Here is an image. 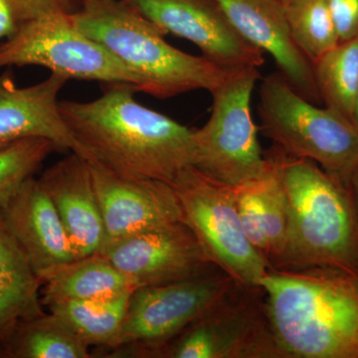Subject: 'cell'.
I'll list each match as a JSON object with an SVG mask.
<instances>
[{
    "instance_id": "obj_17",
    "label": "cell",
    "mask_w": 358,
    "mask_h": 358,
    "mask_svg": "<svg viewBox=\"0 0 358 358\" xmlns=\"http://www.w3.org/2000/svg\"><path fill=\"white\" fill-rule=\"evenodd\" d=\"M0 210L40 279L54 268L78 259L67 231L39 179H28Z\"/></svg>"
},
{
    "instance_id": "obj_3",
    "label": "cell",
    "mask_w": 358,
    "mask_h": 358,
    "mask_svg": "<svg viewBox=\"0 0 358 358\" xmlns=\"http://www.w3.org/2000/svg\"><path fill=\"white\" fill-rule=\"evenodd\" d=\"M265 155L289 209L286 248L275 268H331L358 275V214L350 185L278 147Z\"/></svg>"
},
{
    "instance_id": "obj_4",
    "label": "cell",
    "mask_w": 358,
    "mask_h": 358,
    "mask_svg": "<svg viewBox=\"0 0 358 358\" xmlns=\"http://www.w3.org/2000/svg\"><path fill=\"white\" fill-rule=\"evenodd\" d=\"M71 18L138 75L145 94L155 98H173L197 90L211 93L233 71L171 46L159 27L124 0H83L78 10L71 11Z\"/></svg>"
},
{
    "instance_id": "obj_28",
    "label": "cell",
    "mask_w": 358,
    "mask_h": 358,
    "mask_svg": "<svg viewBox=\"0 0 358 358\" xmlns=\"http://www.w3.org/2000/svg\"><path fill=\"white\" fill-rule=\"evenodd\" d=\"M350 188L353 197H355V205H357V214H358V169L353 173L352 179H350Z\"/></svg>"
},
{
    "instance_id": "obj_2",
    "label": "cell",
    "mask_w": 358,
    "mask_h": 358,
    "mask_svg": "<svg viewBox=\"0 0 358 358\" xmlns=\"http://www.w3.org/2000/svg\"><path fill=\"white\" fill-rule=\"evenodd\" d=\"M259 287L284 357L358 358V275L268 268Z\"/></svg>"
},
{
    "instance_id": "obj_25",
    "label": "cell",
    "mask_w": 358,
    "mask_h": 358,
    "mask_svg": "<svg viewBox=\"0 0 358 358\" xmlns=\"http://www.w3.org/2000/svg\"><path fill=\"white\" fill-rule=\"evenodd\" d=\"M58 150L46 138H27L0 150V209L20 192L44 160Z\"/></svg>"
},
{
    "instance_id": "obj_11",
    "label": "cell",
    "mask_w": 358,
    "mask_h": 358,
    "mask_svg": "<svg viewBox=\"0 0 358 358\" xmlns=\"http://www.w3.org/2000/svg\"><path fill=\"white\" fill-rule=\"evenodd\" d=\"M101 253L136 288L182 281L219 268L183 221L110 242Z\"/></svg>"
},
{
    "instance_id": "obj_24",
    "label": "cell",
    "mask_w": 358,
    "mask_h": 358,
    "mask_svg": "<svg viewBox=\"0 0 358 358\" xmlns=\"http://www.w3.org/2000/svg\"><path fill=\"white\" fill-rule=\"evenodd\" d=\"M285 8L292 37L310 62L339 43L326 0H296Z\"/></svg>"
},
{
    "instance_id": "obj_6",
    "label": "cell",
    "mask_w": 358,
    "mask_h": 358,
    "mask_svg": "<svg viewBox=\"0 0 358 358\" xmlns=\"http://www.w3.org/2000/svg\"><path fill=\"white\" fill-rule=\"evenodd\" d=\"M259 68L233 70L211 92V115L202 128L192 129V166L212 178L238 186L263 178L270 164L259 143L251 103Z\"/></svg>"
},
{
    "instance_id": "obj_7",
    "label": "cell",
    "mask_w": 358,
    "mask_h": 358,
    "mask_svg": "<svg viewBox=\"0 0 358 358\" xmlns=\"http://www.w3.org/2000/svg\"><path fill=\"white\" fill-rule=\"evenodd\" d=\"M169 185L178 197L183 222L216 267L237 284L259 287L270 265L245 235L234 186L212 178L193 166L179 171Z\"/></svg>"
},
{
    "instance_id": "obj_1",
    "label": "cell",
    "mask_w": 358,
    "mask_h": 358,
    "mask_svg": "<svg viewBox=\"0 0 358 358\" xmlns=\"http://www.w3.org/2000/svg\"><path fill=\"white\" fill-rule=\"evenodd\" d=\"M136 93L129 85H107L95 100L60 101L61 113L88 162L122 178L171 182L192 164V129L141 105Z\"/></svg>"
},
{
    "instance_id": "obj_13",
    "label": "cell",
    "mask_w": 358,
    "mask_h": 358,
    "mask_svg": "<svg viewBox=\"0 0 358 358\" xmlns=\"http://www.w3.org/2000/svg\"><path fill=\"white\" fill-rule=\"evenodd\" d=\"M89 164L105 224V245L182 221L178 197L169 183L124 178L96 162Z\"/></svg>"
},
{
    "instance_id": "obj_20",
    "label": "cell",
    "mask_w": 358,
    "mask_h": 358,
    "mask_svg": "<svg viewBox=\"0 0 358 358\" xmlns=\"http://www.w3.org/2000/svg\"><path fill=\"white\" fill-rule=\"evenodd\" d=\"M41 281L44 307L57 301L110 300L136 289L101 252L54 268Z\"/></svg>"
},
{
    "instance_id": "obj_22",
    "label": "cell",
    "mask_w": 358,
    "mask_h": 358,
    "mask_svg": "<svg viewBox=\"0 0 358 358\" xmlns=\"http://www.w3.org/2000/svg\"><path fill=\"white\" fill-rule=\"evenodd\" d=\"M0 355L11 358L91 357L89 346L51 313L22 322L2 346Z\"/></svg>"
},
{
    "instance_id": "obj_26",
    "label": "cell",
    "mask_w": 358,
    "mask_h": 358,
    "mask_svg": "<svg viewBox=\"0 0 358 358\" xmlns=\"http://www.w3.org/2000/svg\"><path fill=\"white\" fill-rule=\"evenodd\" d=\"M73 0H0V39L52 11H71Z\"/></svg>"
},
{
    "instance_id": "obj_18",
    "label": "cell",
    "mask_w": 358,
    "mask_h": 358,
    "mask_svg": "<svg viewBox=\"0 0 358 358\" xmlns=\"http://www.w3.org/2000/svg\"><path fill=\"white\" fill-rule=\"evenodd\" d=\"M234 190L247 239L275 268L286 248L289 230L288 203L280 179L270 164L263 178L234 186Z\"/></svg>"
},
{
    "instance_id": "obj_16",
    "label": "cell",
    "mask_w": 358,
    "mask_h": 358,
    "mask_svg": "<svg viewBox=\"0 0 358 358\" xmlns=\"http://www.w3.org/2000/svg\"><path fill=\"white\" fill-rule=\"evenodd\" d=\"M38 179L57 210L77 258L102 251L107 235L88 160L72 152Z\"/></svg>"
},
{
    "instance_id": "obj_29",
    "label": "cell",
    "mask_w": 358,
    "mask_h": 358,
    "mask_svg": "<svg viewBox=\"0 0 358 358\" xmlns=\"http://www.w3.org/2000/svg\"><path fill=\"white\" fill-rule=\"evenodd\" d=\"M353 124L358 129V90L357 95V103H355V115H353Z\"/></svg>"
},
{
    "instance_id": "obj_15",
    "label": "cell",
    "mask_w": 358,
    "mask_h": 358,
    "mask_svg": "<svg viewBox=\"0 0 358 358\" xmlns=\"http://www.w3.org/2000/svg\"><path fill=\"white\" fill-rule=\"evenodd\" d=\"M240 35L274 59L280 74L298 93L322 103L313 63L296 46L279 0H212Z\"/></svg>"
},
{
    "instance_id": "obj_8",
    "label": "cell",
    "mask_w": 358,
    "mask_h": 358,
    "mask_svg": "<svg viewBox=\"0 0 358 358\" xmlns=\"http://www.w3.org/2000/svg\"><path fill=\"white\" fill-rule=\"evenodd\" d=\"M13 66H39L68 80L126 84L145 93L140 77L82 32L71 11L45 14L0 43V69Z\"/></svg>"
},
{
    "instance_id": "obj_27",
    "label": "cell",
    "mask_w": 358,
    "mask_h": 358,
    "mask_svg": "<svg viewBox=\"0 0 358 358\" xmlns=\"http://www.w3.org/2000/svg\"><path fill=\"white\" fill-rule=\"evenodd\" d=\"M339 42L358 38V0H326Z\"/></svg>"
},
{
    "instance_id": "obj_19",
    "label": "cell",
    "mask_w": 358,
    "mask_h": 358,
    "mask_svg": "<svg viewBox=\"0 0 358 358\" xmlns=\"http://www.w3.org/2000/svg\"><path fill=\"white\" fill-rule=\"evenodd\" d=\"M42 281L0 210V346L26 320L45 313Z\"/></svg>"
},
{
    "instance_id": "obj_21",
    "label": "cell",
    "mask_w": 358,
    "mask_h": 358,
    "mask_svg": "<svg viewBox=\"0 0 358 358\" xmlns=\"http://www.w3.org/2000/svg\"><path fill=\"white\" fill-rule=\"evenodd\" d=\"M131 293L110 300L57 301L46 308L89 348L96 345L114 348Z\"/></svg>"
},
{
    "instance_id": "obj_9",
    "label": "cell",
    "mask_w": 358,
    "mask_h": 358,
    "mask_svg": "<svg viewBox=\"0 0 358 358\" xmlns=\"http://www.w3.org/2000/svg\"><path fill=\"white\" fill-rule=\"evenodd\" d=\"M235 284L218 268L182 281L134 289L114 348L136 346L141 355L157 357L169 341L215 307Z\"/></svg>"
},
{
    "instance_id": "obj_14",
    "label": "cell",
    "mask_w": 358,
    "mask_h": 358,
    "mask_svg": "<svg viewBox=\"0 0 358 358\" xmlns=\"http://www.w3.org/2000/svg\"><path fill=\"white\" fill-rule=\"evenodd\" d=\"M68 81L51 73L40 83L18 87L9 71L0 75V150L27 138H46L58 150L88 159L61 113L58 96Z\"/></svg>"
},
{
    "instance_id": "obj_12",
    "label": "cell",
    "mask_w": 358,
    "mask_h": 358,
    "mask_svg": "<svg viewBox=\"0 0 358 358\" xmlns=\"http://www.w3.org/2000/svg\"><path fill=\"white\" fill-rule=\"evenodd\" d=\"M164 34L188 40L202 56L227 69L260 68L262 51L234 29L212 0H124Z\"/></svg>"
},
{
    "instance_id": "obj_30",
    "label": "cell",
    "mask_w": 358,
    "mask_h": 358,
    "mask_svg": "<svg viewBox=\"0 0 358 358\" xmlns=\"http://www.w3.org/2000/svg\"><path fill=\"white\" fill-rule=\"evenodd\" d=\"M280 2H282L284 6H287V4L292 3V2L296 1V0H279Z\"/></svg>"
},
{
    "instance_id": "obj_23",
    "label": "cell",
    "mask_w": 358,
    "mask_h": 358,
    "mask_svg": "<svg viewBox=\"0 0 358 358\" xmlns=\"http://www.w3.org/2000/svg\"><path fill=\"white\" fill-rule=\"evenodd\" d=\"M322 103L353 122L358 90V38L339 42L313 63Z\"/></svg>"
},
{
    "instance_id": "obj_5",
    "label": "cell",
    "mask_w": 358,
    "mask_h": 358,
    "mask_svg": "<svg viewBox=\"0 0 358 358\" xmlns=\"http://www.w3.org/2000/svg\"><path fill=\"white\" fill-rule=\"evenodd\" d=\"M259 96L260 129L275 147L350 185L358 169V129L352 121L308 101L280 73L263 78Z\"/></svg>"
},
{
    "instance_id": "obj_10",
    "label": "cell",
    "mask_w": 358,
    "mask_h": 358,
    "mask_svg": "<svg viewBox=\"0 0 358 358\" xmlns=\"http://www.w3.org/2000/svg\"><path fill=\"white\" fill-rule=\"evenodd\" d=\"M260 287L235 284L203 317L162 350L167 358H281Z\"/></svg>"
}]
</instances>
